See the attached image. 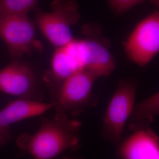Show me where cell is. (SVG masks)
<instances>
[{
  "label": "cell",
  "instance_id": "9",
  "mask_svg": "<svg viewBox=\"0 0 159 159\" xmlns=\"http://www.w3.org/2000/svg\"><path fill=\"white\" fill-rule=\"evenodd\" d=\"M36 86L34 73L25 64L14 61L0 70V91L19 98H29Z\"/></svg>",
  "mask_w": 159,
  "mask_h": 159
},
{
  "label": "cell",
  "instance_id": "7",
  "mask_svg": "<svg viewBox=\"0 0 159 159\" xmlns=\"http://www.w3.org/2000/svg\"><path fill=\"white\" fill-rule=\"evenodd\" d=\"M125 54L140 67L146 66L159 51V12L155 11L139 23L123 43Z\"/></svg>",
  "mask_w": 159,
  "mask_h": 159
},
{
  "label": "cell",
  "instance_id": "4",
  "mask_svg": "<svg viewBox=\"0 0 159 159\" xmlns=\"http://www.w3.org/2000/svg\"><path fill=\"white\" fill-rule=\"evenodd\" d=\"M97 78L90 71H81L65 80L52 97L56 113L75 116L96 106L98 100L92 89Z\"/></svg>",
  "mask_w": 159,
  "mask_h": 159
},
{
  "label": "cell",
  "instance_id": "13",
  "mask_svg": "<svg viewBox=\"0 0 159 159\" xmlns=\"http://www.w3.org/2000/svg\"><path fill=\"white\" fill-rule=\"evenodd\" d=\"M147 1L159 7V0H108V3L114 13L120 15Z\"/></svg>",
  "mask_w": 159,
  "mask_h": 159
},
{
  "label": "cell",
  "instance_id": "2",
  "mask_svg": "<svg viewBox=\"0 0 159 159\" xmlns=\"http://www.w3.org/2000/svg\"><path fill=\"white\" fill-rule=\"evenodd\" d=\"M81 122L66 114L56 113L54 119L43 118L34 134H23L17 144L34 159H52L64 152L79 147Z\"/></svg>",
  "mask_w": 159,
  "mask_h": 159
},
{
  "label": "cell",
  "instance_id": "6",
  "mask_svg": "<svg viewBox=\"0 0 159 159\" xmlns=\"http://www.w3.org/2000/svg\"><path fill=\"white\" fill-rule=\"evenodd\" d=\"M0 38L14 61L43 50L41 43L35 37L34 24L27 15H18L0 20Z\"/></svg>",
  "mask_w": 159,
  "mask_h": 159
},
{
  "label": "cell",
  "instance_id": "5",
  "mask_svg": "<svg viewBox=\"0 0 159 159\" xmlns=\"http://www.w3.org/2000/svg\"><path fill=\"white\" fill-rule=\"evenodd\" d=\"M137 83L134 80H120L104 117L102 134L112 143L122 139L125 125L134 106Z\"/></svg>",
  "mask_w": 159,
  "mask_h": 159
},
{
  "label": "cell",
  "instance_id": "12",
  "mask_svg": "<svg viewBox=\"0 0 159 159\" xmlns=\"http://www.w3.org/2000/svg\"><path fill=\"white\" fill-rule=\"evenodd\" d=\"M39 0H0V20L18 15H27Z\"/></svg>",
  "mask_w": 159,
  "mask_h": 159
},
{
  "label": "cell",
  "instance_id": "1",
  "mask_svg": "<svg viewBox=\"0 0 159 159\" xmlns=\"http://www.w3.org/2000/svg\"><path fill=\"white\" fill-rule=\"evenodd\" d=\"M116 68V62L108 47L96 39L74 40L56 48L51 58V70L45 80L58 87L71 75L88 71L98 77L109 76Z\"/></svg>",
  "mask_w": 159,
  "mask_h": 159
},
{
  "label": "cell",
  "instance_id": "10",
  "mask_svg": "<svg viewBox=\"0 0 159 159\" xmlns=\"http://www.w3.org/2000/svg\"><path fill=\"white\" fill-rule=\"evenodd\" d=\"M119 151L122 159H159V137L150 128L134 131Z\"/></svg>",
  "mask_w": 159,
  "mask_h": 159
},
{
  "label": "cell",
  "instance_id": "11",
  "mask_svg": "<svg viewBox=\"0 0 159 159\" xmlns=\"http://www.w3.org/2000/svg\"><path fill=\"white\" fill-rule=\"evenodd\" d=\"M159 113V93H156L134 106L129 119L131 130L136 131L149 128Z\"/></svg>",
  "mask_w": 159,
  "mask_h": 159
},
{
  "label": "cell",
  "instance_id": "14",
  "mask_svg": "<svg viewBox=\"0 0 159 159\" xmlns=\"http://www.w3.org/2000/svg\"><path fill=\"white\" fill-rule=\"evenodd\" d=\"M63 159H78V158H75V157H65V158H63Z\"/></svg>",
  "mask_w": 159,
  "mask_h": 159
},
{
  "label": "cell",
  "instance_id": "8",
  "mask_svg": "<svg viewBox=\"0 0 159 159\" xmlns=\"http://www.w3.org/2000/svg\"><path fill=\"white\" fill-rule=\"evenodd\" d=\"M53 107L52 102H41L28 98L10 101L0 110V147L11 140L10 129L13 125L41 116Z\"/></svg>",
  "mask_w": 159,
  "mask_h": 159
},
{
  "label": "cell",
  "instance_id": "3",
  "mask_svg": "<svg viewBox=\"0 0 159 159\" xmlns=\"http://www.w3.org/2000/svg\"><path fill=\"white\" fill-rule=\"evenodd\" d=\"M51 8L50 12L37 10L35 21L41 33L56 48L74 40L71 26L79 21L81 14L75 0H54Z\"/></svg>",
  "mask_w": 159,
  "mask_h": 159
}]
</instances>
